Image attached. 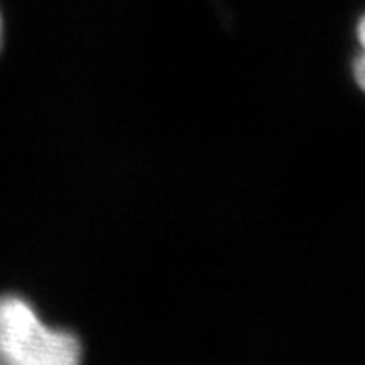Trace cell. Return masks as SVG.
Wrapping results in <instances>:
<instances>
[{
    "instance_id": "cell-1",
    "label": "cell",
    "mask_w": 365,
    "mask_h": 365,
    "mask_svg": "<svg viewBox=\"0 0 365 365\" xmlns=\"http://www.w3.org/2000/svg\"><path fill=\"white\" fill-rule=\"evenodd\" d=\"M78 335L47 325L21 294H0V365H81Z\"/></svg>"
},
{
    "instance_id": "cell-2",
    "label": "cell",
    "mask_w": 365,
    "mask_h": 365,
    "mask_svg": "<svg viewBox=\"0 0 365 365\" xmlns=\"http://www.w3.org/2000/svg\"><path fill=\"white\" fill-rule=\"evenodd\" d=\"M355 37H357V45H359V53L353 59V79L357 83V88L365 93V14L359 19L357 29H355Z\"/></svg>"
},
{
    "instance_id": "cell-3",
    "label": "cell",
    "mask_w": 365,
    "mask_h": 365,
    "mask_svg": "<svg viewBox=\"0 0 365 365\" xmlns=\"http://www.w3.org/2000/svg\"><path fill=\"white\" fill-rule=\"evenodd\" d=\"M0 43H2V19H0Z\"/></svg>"
}]
</instances>
